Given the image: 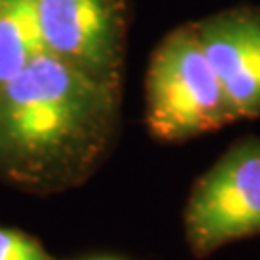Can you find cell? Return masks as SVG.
<instances>
[{"label": "cell", "instance_id": "obj_1", "mask_svg": "<svg viewBox=\"0 0 260 260\" xmlns=\"http://www.w3.org/2000/svg\"><path fill=\"white\" fill-rule=\"evenodd\" d=\"M112 85L45 52L0 87V168L21 183L81 176L103 150Z\"/></svg>", "mask_w": 260, "mask_h": 260}, {"label": "cell", "instance_id": "obj_2", "mask_svg": "<svg viewBox=\"0 0 260 260\" xmlns=\"http://www.w3.org/2000/svg\"><path fill=\"white\" fill-rule=\"evenodd\" d=\"M237 121L195 27L168 35L147 74V123L156 139L187 141Z\"/></svg>", "mask_w": 260, "mask_h": 260}, {"label": "cell", "instance_id": "obj_3", "mask_svg": "<svg viewBox=\"0 0 260 260\" xmlns=\"http://www.w3.org/2000/svg\"><path fill=\"white\" fill-rule=\"evenodd\" d=\"M187 243L208 256L260 235V137H245L197 179L185 208Z\"/></svg>", "mask_w": 260, "mask_h": 260}, {"label": "cell", "instance_id": "obj_4", "mask_svg": "<svg viewBox=\"0 0 260 260\" xmlns=\"http://www.w3.org/2000/svg\"><path fill=\"white\" fill-rule=\"evenodd\" d=\"M50 54L112 85L120 66L121 25L112 0H39Z\"/></svg>", "mask_w": 260, "mask_h": 260}, {"label": "cell", "instance_id": "obj_5", "mask_svg": "<svg viewBox=\"0 0 260 260\" xmlns=\"http://www.w3.org/2000/svg\"><path fill=\"white\" fill-rule=\"evenodd\" d=\"M195 31L235 118H260V14L230 12Z\"/></svg>", "mask_w": 260, "mask_h": 260}, {"label": "cell", "instance_id": "obj_6", "mask_svg": "<svg viewBox=\"0 0 260 260\" xmlns=\"http://www.w3.org/2000/svg\"><path fill=\"white\" fill-rule=\"evenodd\" d=\"M48 52L39 21V0L0 2V87Z\"/></svg>", "mask_w": 260, "mask_h": 260}, {"label": "cell", "instance_id": "obj_7", "mask_svg": "<svg viewBox=\"0 0 260 260\" xmlns=\"http://www.w3.org/2000/svg\"><path fill=\"white\" fill-rule=\"evenodd\" d=\"M0 260H58L31 235L0 228Z\"/></svg>", "mask_w": 260, "mask_h": 260}, {"label": "cell", "instance_id": "obj_8", "mask_svg": "<svg viewBox=\"0 0 260 260\" xmlns=\"http://www.w3.org/2000/svg\"><path fill=\"white\" fill-rule=\"evenodd\" d=\"M101 260H112V258H101Z\"/></svg>", "mask_w": 260, "mask_h": 260}, {"label": "cell", "instance_id": "obj_9", "mask_svg": "<svg viewBox=\"0 0 260 260\" xmlns=\"http://www.w3.org/2000/svg\"><path fill=\"white\" fill-rule=\"evenodd\" d=\"M0 2H2V0H0Z\"/></svg>", "mask_w": 260, "mask_h": 260}]
</instances>
